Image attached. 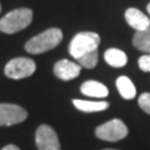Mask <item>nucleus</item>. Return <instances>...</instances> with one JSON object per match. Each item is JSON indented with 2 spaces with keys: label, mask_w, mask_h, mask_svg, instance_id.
<instances>
[{
  "label": "nucleus",
  "mask_w": 150,
  "mask_h": 150,
  "mask_svg": "<svg viewBox=\"0 0 150 150\" xmlns=\"http://www.w3.org/2000/svg\"><path fill=\"white\" fill-rule=\"evenodd\" d=\"M0 12H1V5H0Z\"/></svg>",
  "instance_id": "412c9836"
},
{
  "label": "nucleus",
  "mask_w": 150,
  "mask_h": 150,
  "mask_svg": "<svg viewBox=\"0 0 150 150\" xmlns=\"http://www.w3.org/2000/svg\"><path fill=\"white\" fill-rule=\"evenodd\" d=\"M100 36L96 32H79L69 43V54L78 60L79 58L98 51Z\"/></svg>",
  "instance_id": "f03ea898"
},
{
  "label": "nucleus",
  "mask_w": 150,
  "mask_h": 150,
  "mask_svg": "<svg viewBox=\"0 0 150 150\" xmlns=\"http://www.w3.org/2000/svg\"><path fill=\"white\" fill-rule=\"evenodd\" d=\"M128 128L120 119H112L96 129V136L106 141H119L128 136Z\"/></svg>",
  "instance_id": "20e7f679"
},
{
  "label": "nucleus",
  "mask_w": 150,
  "mask_h": 150,
  "mask_svg": "<svg viewBox=\"0 0 150 150\" xmlns=\"http://www.w3.org/2000/svg\"><path fill=\"white\" fill-rule=\"evenodd\" d=\"M1 150H20L16 145H7L6 147H4Z\"/></svg>",
  "instance_id": "a211bd4d"
},
{
  "label": "nucleus",
  "mask_w": 150,
  "mask_h": 150,
  "mask_svg": "<svg viewBox=\"0 0 150 150\" xmlns=\"http://www.w3.org/2000/svg\"><path fill=\"white\" fill-rule=\"evenodd\" d=\"M28 117L26 109L13 103H0V126H13L25 121Z\"/></svg>",
  "instance_id": "423d86ee"
},
{
  "label": "nucleus",
  "mask_w": 150,
  "mask_h": 150,
  "mask_svg": "<svg viewBox=\"0 0 150 150\" xmlns=\"http://www.w3.org/2000/svg\"><path fill=\"white\" fill-rule=\"evenodd\" d=\"M103 150H116V149H103Z\"/></svg>",
  "instance_id": "aec40b11"
},
{
  "label": "nucleus",
  "mask_w": 150,
  "mask_h": 150,
  "mask_svg": "<svg viewBox=\"0 0 150 150\" xmlns=\"http://www.w3.org/2000/svg\"><path fill=\"white\" fill-rule=\"evenodd\" d=\"M32 10L28 8H19L8 12L0 19V31L11 35L23 30L32 21Z\"/></svg>",
  "instance_id": "7ed1b4c3"
},
{
  "label": "nucleus",
  "mask_w": 150,
  "mask_h": 150,
  "mask_svg": "<svg viewBox=\"0 0 150 150\" xmlns=\"http://www.w3.org/2000/svg\"><path fill=\"white\" fill-rule=\"evenodd\" d=\"M36 71V64L30 58H15L11 59L5 67V75L11 79L27 78Z\"/></svg>",
  "instance_id": "39448f33"
},
{
  "label": "nucleus",
  "mask_w": 150,
  "mask_h": 150,
  "mask_svg": "<svg viewBox=\"0 0 150 150\" xmlns=\"http://www.w3.org/2000/svg\"><path fill=\"white\" fill-rule=\"evenodd\" d=\"M36 144L38 150H60L58 136L48 125H41L36 131Z\"/></svg>",
  "instance_id": "0eeeda50"
},
{
  "label": "nucleus",
  "mask_w": 150,
  "mask_h": 150,
  "mask_svg": "<svg viewBox=\"0 0 150 150\" xmlns=\"http://www.w3.org/2000/svg\"><path fill=\"white\" fill-rule=\"evenodd\" d=\"M126 21L131 28L136 29V31H142L150 27V19L139 9L129 8L125 12Z\"/></svg>",
  "instance_id": "1a4fd4ad"
},
{
  "label": "nucleus",
  "mask_w": 150,
  "mask_h": 150,
  "mask_svg": "<svg viewBox=\"0 0 150 150\" xmlns=\"http://www.w3.org/2000/svg\"><path fill=\"white\" fill-rule=\"evenodd\" d=\"M72 103L78 110L83 112H98L108 109L109 102L107 101H87L81 99L72 100Z\"/></svg>",
  "instance_id": "f8f14e48"
},
{
  "label": "nucleus",
  "mask_w": 150,
  "mask_h": 150,
  "mask_svg": "<svg viewBox=\"0 0 150 150\" xmlns=\"http://www.w3.org/2000/svg\"><path fill=\"white\" fill-rule=\"evenodd\" d=\"M147 11L149 12V15H150V2L148 4V6H147Z\"/></svg>",
  "instance_id": "6ab92c4d"
},
{
  "label": "nucleus",
  "mask_w": 150,
  "mask_h": 150,
  "mask_svg": "<svg viewBox=\"0 0 150 150\" xmlns=\"http://www.w3.org/2000/svg\"><path fill=\"white\" fill-rule=\"evenodd\" d=\"M80 64L72 62L68 59L59 60L54 67V72L56 77L64 81H69L77 78L80 75Z\"/></svg>",
  "instance_id": "6e6552de"
},
{
  "label": "nucleus",
  "mask_w": 150,
  "mask_h": 150,
  "mask_svg": "<svg viewBox=\"0 0 150 150\" xmlns=\"http://www.w3.org/2000/svg\"><path fill=\"white\" fill-rule=\"evenodd\" d=\"M116 86L118 88L120 96L122 97L123 99L131 100L137 95V90H136V87L132 83V81L130 80L128 77H126V76L119 77L117 81H116Z\"/></svg>",
  "instance_id": "ddd939ff"
},
{
  "label": "nucleus",
  "mask_w": 150,
  "mask_h": 150,
  "mask_svg": "<svg viewBox=\"0 0 150 150\" xmlns=\"http://www.w3.org/2000/svg\"><path fill=\"white\" fill-rule=\"evenodd\" d=\"M80 90L83 95L88 97H93V98H106L109 93L107 87L96 80L85 81L81 85Z\"/></svg>",
  "instance_id": "9d476101"
},
{
  "label": "nucleus",
  "mask_w": 150,
  "mask_h": 150,
  "mask_svg": "<svg viewBox=\"0 0 150 150\" xmlns=\"http://www.w3.org/2000/svg\"><path fill=\"white\" fill-rule=\"evenodd\" d=\"M138 103H139L140 108L146 113L150 115V92H145V93L140 95L139 99H138Z\"/></svg>",
  "instance_id": "dca6fc26"
},
{
  "label": "nucleus",
  "mask_w": 150,
  "mask_h": 150,
  "mask_svg": "<svg viewBox=\"0 0 150 150\" xmlns=\"http://www.w3.org/2000/svg\"><path fill=\"white\" fill-rule=\"evenodd\" d=\"M132 45L140 51L150 54V27L142 31H136L132 39Z\"/></svg>",
  "instance_id": "4468645a"
},
{
  "label": "nucleus",
  "mask_w": 150,
  "mask_h": 150,
  "mask_svg": "<svg viewBox=\"0 0 150 150\" xmlns=\"http://www.w3.org/2000/svg\"><path fill=\"white\" fill-rule=\"evenodd\" d=\"M105 60L109 66L113 68H121L126 66L128 62L127 54L123 52L122 50L117 48H110L105 52Z\"/></svg>",
  "instance_id": "9b49d317"
},
{
  "label": "nucleus",
  "mask_w": 150,
  "mask_h": 150,
  "mask_svg": "<svg viewBox=\"0 0 150 150\" xmlns=\"http://www.w3.org/2000/svg\"><path fill=\"white\" fill-rule=\"evenodd\" d=\"M62 40V31L59 28H50L31 38L25 45L26 51L31 54H43L56 48Z\"/></svg>",
  "instance_id": "f257e3e1"
},
{
  "label": "nucleus",
  "mask_w": 150,
  "mask_h": 150,
  "mask_svg": "<svg viewBox=\"0 0 150 150\" xmlns=\"http://www.w3.org/2000/svg\"><path fill=\"white\" fill-rule=\"evenodd\" d=\"M138 66L142 71L150 72V54H146L141 56L138 60Z\"/></svg>",
  "instance_id": "f3484780"
},
{
  "label": "nucleus",
  "mask_w": 150,
  "mask_h": 150,
  "mask_svg": "<svg viewBox=\"0 0 150 150\" xmlns=\"http://www.w3.org/2000/svg\"><path fill=\"white\" fill-rule=\"evenodd\" d=\"M98 51L93 52V54H87V56H83L79 59L77 60L78 64H80L81 67H85L87 69H92L96 67V64H98Z\"/></svg>",
  "instance_id": "2eb2a0df"
}]
</instances>
